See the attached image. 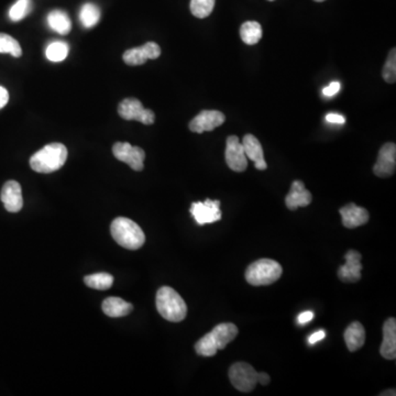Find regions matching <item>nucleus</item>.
<instances>
[{"label":"nucleus","instance_id":"obj_1","mask_svg":"<svg viewBox=\"0 0 396 396\" xmlns=\"http://www.w3.org/2000/svg\"><path fill=\"white\" fill-rule=\"evenodd\" d=\"M238 327L232 322H223L210 333L200 338L195 345V351L202 356H213L217 351L223 350L238 335Z\"/></svg>","mask_w":396,"mask_h":396},{"label":"nucleus","instance_id":"obj_2","mask_svg":"<svg viewBox=\"0 0 396 396\" xmlns=\"http://www.w3.org/2000/svg\"><path fill=\"white\" fill-rule=\"evenodd\" d=\"M67 159V146L56 142L48 144L40 151L35 152L30 159V166L37 173H53L65 164Z\"/></svg>","mask_w":396,"mask_h":396},{"label":"nucleus","instance_id":"obj_3","mask_svg":"<svg viewBox=\"0 0 396 396\" xmlns=\"http://www.w3.org/2000/svg\"><path fill=\"white\" fill-rule=\"evenodd\" d=\"M110 232L114 241L128 250H138L146 242V234L138 223L125 217L112 221Z\"/></svg>","mask_w":396,"mask_h":396},{"label":"nucleus","instance_id":"obj_4","mask_svg":"<svg viewBox=\"0 0 396 396\" xmlns=\"http://www.w3.org/2000/svg\"><path fill=\"white\" fill-rule=\"evenodd\" d=\"M155 303L159 314L169 322H182L187 317V303L172 287H161L157 291Z\"/></svg>","mask_w":396,"mask_h":396},{"label":"nucleus","instance_id":"obj_5","mask_svg":"<svg viewBox=\"0 0 396 396\" xmlns=\"http://www.w3.org/2000/svg\"><path fill=\"white\" fill-rule=\"evenodd\" d=\"M282 273V266L277 261L260 259L248 266L246 279L252 286H264L277 282Z\"/></svg>","mask_w":396,"mask_h":396},{"label":"nucleus","instance_id":"obj_6","mask_svg":"<svg viewBox=\"0 0 396 396\" xmlns=\"http://www.w3.org/2000/svg\"><path fill=\"white\" fill-rule=\"evenodd\" d=\"M229 379L238 391L248 393L258 384L259 372L247 362H237L229 370Z\"/></svg>","mask_w":396,"mask_h":396},{"label":"nucleus","instance_id":"obj_7","mask_svg":"<svg viewBox=\"0 0 396 396\" xmlns=\"http://www.w3.org/2000/svg\"><path fill=\"white\" fill-rule=\"evenodd\" d=\"M120 117L125 120H136L144 125H152L155 121V114L152 110L144 108L141 101L137 98H126L118 106Z\"/></svg>","mask_w":396,"mask_h":396},{"label":"nucleus","instance_id":"obj_8","mask_svg":"<svg viewBox=\"0 0 396 396\" xmlns=\"http://www.w3.org/2000/svg\"><path fill=\"white\" fill-rule=\"evenodd\" d=\"M112 153L120 162L129 165L132 170L138 172L144 170L146 152L141 148L131 146L128 142H117L112 146Z\"/></svg>","mask_w":396,"mask_h":396},{"label":"nucleus","instance_id":"obj_9","mask_svg":"<svg viewBox=\"0 0 396 396\" xmlns=\"http://www.w3.org/2000/svg\"><path fill=\"white\" fill-rule=\"evenodd\" d=\"M189 210L200 226L216 223L221 219L219 200H206L205 202L193 203Z\"/></svg>","mask_w":396,"mask_h":396},{"label":"nucleus","instance_id":"obj_10","mask_svg":"<svg viewBox=\"0 0 396 396\" xmlns=\"http://www.w3.org/2000/svg\"><path fill=\"white\" fill-rule=\"evenodd\" d=\"M225 157L229 169L234 172L240 173L247 170L248 159L246 157L243 146L237 136H230L227 139Z\"/></svg>","mask_w":396,"mask_h":396},{"label":"nucleus","instance_id":"obj_11","mask_svg":"<svg viewBox=\"0 0 396 396\" xmlns=\"http://www.w3.org/2000/svg\"><path fill=\"white\" fill-rule=\"evenodd\" d=\"M396 168V146L388 142L383 144L379 152L378 160L373 166V172L379 178H388L395 173Z\"/></svg>","mask_w":396,"mask_h":396},{"label":"nucleus","instance_id":"obj_12","mask_svg":"<svg viewBox=\"0 0 396 396\" xmlns=\"http://www.w3.org/2000/svg\"><path fill=\"white\" fill-rule=\"evenodd\" d=\"M226 121L225 114L218 110H203L189 123V130L203 133L213 131Z\"/></svg>","mask_w":396,"mask_h":396},{"label":"nucleus","instance_id":"obj_13","mask_svg":"<svg viewBox=\"0 0 396 396\" xmlns=\"http://www.w3.org/2000/svg\"><path fill=\"white\" fill-rule=\"evenodd\" d=\"M361 255L356 250H349L345 255L346 264L338 270V277L346 283L358 282L361 279Z\"/></svg>","mask_w":396,"mask_h":396},{"label":"nucleus","instance_id":"obj_14","mask_svg":"<svg viewBox=\"0 0 396 396\" xmlns=\"http://www.w3.org/2000/svg\"><path fill=\"white\" fill-rule=\"evenodd\" d=\"M161 55V49L155 42H148L139 48L130 49L123 53V59L128 65H142L148 60H155Z\"/></svg>","mask_w":396,"mask_h":396},{"label":"nucleus","instance_id":"obj_15","mask_svg":"<svg viewBox=\"0 0 396 396\" xmlns=\"http://www.w3.org/2000/svg\"><path fill=\"white\" fill-rule=\"evenodd\" d=\"M1 202L9 213H18L24 206L22 191L20 184L16 181H8L3 187L0 194Z\"/></svg>","mask_w":396,"mask_h":396},{"label":"nucleus","instance_id":"obj_16","mask_svg":"<svg viewBox=\"0 0 396 396\" xmlns=\"http://www.w3.org/2000/svg\"><path fill=\"white\" fill-rule=\"evenodd\" d=\"M341 218H343V225L348 229L356 228V227L365 225L369 221V213L365 208L360 207L354 203L347 204L339 210Z\"/></svg>","mask_w":396,"mask_h":396},{"label":"nucleus","instance_id":"obj_17","mask_svg":"<svg viewBox=\"0 0 396 396\" xmlns=\"http://www.w3.org/2000/svg\"><path fill=\"white\" fill-rule=\"evenodd\" d=\"M313 200L311 191L305 189L303 182L294 181L291 187L290 193L285 197V204L290 210H296L298 207L309 206Z\"/></svg>","mask_w":396,"mask_h":396},{"label":"nucleus","instance_id":"obj_18","mask_svg":"<svg viewBox=\"0 0 396 396\" xmlns=\"http://www.w3.org/2000/svg\"><path fill=\"white\" fill-rule=\"evenodd\" d=\"M381 356L386 360L396 358V320L395 318L386 319L383 326V341L380 348Z\"/></svg>","mask_w":396,"mask_h":396},{"label":"nucleus","instance_id":"obj_19","mask_svg":"<svg viewBox=\"0 0 396 396\" xmlns=\"http://www.w3.org/2000/svg\"><path fill=\"white\" fill-rule=\"evenodd\" d=\"M242 146L245 150L246 157L255 162L257 170L264 171L268 169L264 159V149L260 141L253 135H246L242 140Z\"/></svg>","mask_w":396,"mask_h":396},{"label":"nucleus","instance_id":"obj_20","mask_svg":"<svg viewBox=\"0 0 396 396\" xmlns=\"http://www.w3.org/2000/svg\"><path fill=\"white\" fill-rule=\"evenodd\" d=\"M345 341H346L347 348L351 352L359 350L363 347L365 343V330L363 325L359 322H354L349 325L345 330Z\"/></svg>","mask_w":396,"mask_h":396},{"label":"nucleus","instance_id":"obj_21","mask_svg":"<svg viewBox=\"0 0 396 396\" xmlns=\"http://www.w3.org/2000/svg\"><path fill=\"white\" fill-rule=\"evenodd\" d=\"M101 309L107 316L116 318V317H123L130 314L133 306L130 303L123 301V298H108L103 302Z\"/></svg>","mask_w":396,"mask_h":396},{"label":"nucleus","instance_id":"obj_22","mask_svg":"<svg viewBox=\"0 0 396 396\" xmlns=\"http://www.w3.org/2000/svg\"><path fill=\"white\" fill-rule=\"evenodd\" d=\"M48 24L51 29L62 35H69L72 29V22L65 11H51L48 16Z\"/></svg>","mask_w":396,"mask_h":396},{"label":"nucleus","instance_id":"obj_23","mask_svg":"<svg viewBox=\"0 0 396 396\" xmlns=\"http://www.w3.org/2000/svg\"><path fill=\"white\" fill-rule=\"evenodd\" d=\"M241 40L248 46H255L262 37V27L257 21H247L240 28Z\"/></svg>","mask_w":396,"mask_h":396},{"label":"nucleus","instance_id":"obj_24","mask_svg":"<svg viewBox=\"0 0 396 396\" xmlns=\"http://www.w3.org/2000/svg\"><path fill=\"white\" fill-rule=\"evenodd\" d=\"M80 19L83 26L87 29L95 27L101 20V9L95 3H85L80 9Z\"/></svg>","mask_w":396,"mask_h":396},{"label":"nucleus","instance_id":"obj_25","mask_svg":"<svg viewBox=\"0 0 396 396\" xmlns=\"http://www.w3.org/2000/svg\"><path fill=\"white\" fill-rule=\"evenodd\" d=\"M84 283L88 287L95 289V290H108V289L112 287V283H114V277H112V274L108 273L92 274V275L85 277Z\"/></svg>","mask_w":396,"mask_h":396},{"label":"nucleus","instance_id":"obj_26","mask_svg":"<svg viewBox=\"0 0 396 396\" xmlns=\"http://www.w3.org/2000/svg\"><path fill=\"white\" fill-rule=\"evenodd\" d=\"M216 0H191V12L196 18H207L213 12Z\"/></svg>","mask_w":396,"mask_h":396},{"label":"nucleus","instance_id":"obj_27","mask_svg":"<svg viewBox=\"0 0 396 396\" xmlns=\"http://www.w3.org/2000/svg\"><path fill=\"white\" fill-rule=\"evenodd\" d=\"M46 59L51 62H62L69 55V46L62 41L51 43L46 48Z\"/></svg>","mask_w":396,"mask_h":396},{"label":"nucleus","instance_id":"obj_28","mask_svg":"<svg viewBox=\"0 0 396 396\" xmlns=\"http://www.w3.org/2000/svg\"><path fill=\"white\" fill-rule=\"evenodd\" d=\"M0 53H8L15 58H20L22 55V49L15 37L0 33Z\"/></svg>","mask_w":396,"mask_h":396},{"label":"nucleus","instance_id":"obj_29","mask_svg":"<svg viewBox=\"0 0 396 396\" xmlns=\"http://www.w3.org/2000/svg\"><path fill=\"white\" fill-rule=\"evenodd\" d=\"M31 0H18L9 10V17L12 21H20L22 19L26 18L31 12Z\"/></svg>","mask_w":396,"mask_h":396},{"label":"nucleus","instance_id":"obj_30","mask_svg":"<svg viewBox=\"0 0 396 396\" xmlns=\"http://www.w3.org/2000/svg\"><path fill=\"white\" fill-rule=\"evenodd\" d=\"M382 76L388 84H393L396 80V50L392 49L388 54L384 67H383Z\"/></svg>","mask_w":396,"mask_h":396},{"label":"nucleus","instance_id":"obj_31","mask_svg":"<svg viewBox=\"0 0 396 396\" xmlns=\"http://www.w3.org/2000/svg\"><path fill=\"white\" fill-rule=\"evenodd\" d=\"M341 87V83L333 82L330 85H328L327 87H325L324 89H322V94H324L326 97H333L336 94L339 93Z\"/></svg>","mask_w":396,"mask_h":396},{"label":"nucleus","instance_id":"obj_32","mask_svg":"<svg viewBox=\"0 0 396 396\" xmlns=\"http://www.w3.org/2000/svg\"><path fill=\"white\" fill-rule=\"evenodd\" d=\"M326 120L330 123H337V125H343L346 123V118L341 116L339 114H335V112H332V114H328L326 116Z\"/></svg>","mask_w":396,"mask_h":396},{"label":"nucleus","instance_id":"obj_33","mask_svg":"<svg viewBox=\"0 0 396 396\" xmlns=\"http://www.w3.org/2000/svg\"><path fill=\"white\" fill-rule=\"evenodd\" d=\"M315 314L313 311H303L301 314L298 315V322L300 325L309 324L311 319H314Z\"/></svg>","mask_w":396,"mask_h":396},{"label":"nucleus","instance_id":"obj_34","mask_svg":"<svg viewBox=\"0 0 396 396\" xmlns=\"http://www.w3.org/2000/svg\"><path fill=\"white\" fill-rule=\"evenodd\" d=\"M325 337H326V333H325L324 330H318L316 333L309 336V345H315L318 341H322Z\"/></svg>","mask_w":396,"mask_h":396},{"label":"nucleus","instance_id":"obj_35","mask_svg":"<svg viewBox=\"0 0 396 396\" xmlns=\"http://www.w3.org/2000/svg\"><path fill=\"white\" fill-rule=\"evenodd\" d=\"M9 94L8 91L3 86H0V110L3 108L6 105L8 104Z\"/></svg>","mask_w":396,"mask_h":396},{"label":"nucleus","instance_id":"obj_36","mask_svg":"<svg viewBox=\"0 0 396 396\" xmlns=\"http://www.w3.org/2000/svg\"><path fill=\"white\" fill-rule=\"evenodd\" d=\"M270 381H271V379H270L269 375H266V373L264 372L259 373L258 382L260 383V384H262V386H268Z\"/></svg>","mask_w":396,"mask_h":396},{"label":"nucleus","instance_id":"obj_37","mask_svg":"<svg viewBox=\"0 0 396 396\" xmlns=\"http://www.w3.org/2000/svg\"><path fill=\"white\" fill-rule=\"evenodd\" d=\"M395 390H388V391L383 392L380 395H395Z\"/></svg>","mask_w":396,"mask_h":396},{"label":"nucleus","instance_id":"obj_38","mask_svg":"<svg viewBox=\"0 0 396 396\" xmlns=\"http://www.w3.org/2000/svg\"><path fill=\"white\" fill-rule=\"evenodd\" d=\"M314 1H317V3H322L325 0H314Z\"/></svg>","mask_w":396,"mask_h":396},{"label":"nucleus","instance_id":"obj_39","mask_svg":"<svg viewBox=\"0 0 396 396\" xmlns=\"http://www.w3.org/2000/svg\"><path fill=\"white\" fill-rule=\"evenodd\" d=\"M269 1H274V0H269Z\"/></svg>","mask_w":396,"mask_h":396}]
</instances>
